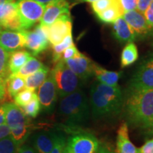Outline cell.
Listing matches in <instances>:
<instances>
[{
    "label": "cell",
    "instance_id": "ac0fdd59",
    "mask_svg": "<svg viewBox=\"0 0 153 153\" xmlns=\"http://www.w3.org/2000/svg\"><path fill=\"white\" fill-rule=\"evenodd\" d=\"M113 34L120 43H128L136 40L131 28L123 16L120 17L113 24Z\"/></svg>",
    "mask_w": 153,
    "mask_h": 153
},
{
    "label": "cell",
    "instance_id": "d6986e66",
    "mask_svg": "<svg viewBox=\"0 0 153 153\" xmlns=\"http://www.w3.org/2000/svg\"><path fill=\"white\" fill-rule=\"evenodd\" d=\"M10 53L6 51L0 46V101L4 102L9 99L7 91V84L9 73L8 60Z\"/></svg>",
    "mask_w": 153,
    "mask_h": 153
},
{
    "label": "cell",
    "instance_id": "836d02e7",
    "mask_svg": "<svg viewBox=\"0 0 153 153\" xmlns=\"http://www.w3.org/2000/svg\"><path fill=\"white\" fill-rule=\"evenodd\" d=\"M79 53V51H78L76 47L74 45V44H73V45H71L70 47H69L67 49L65 50L64 52H63L62 54V58H61V60H68V59L72 58V57L77 55Z\"/></svg>",
    "mask_w": 153,
    "mask_h": 153
},
{
    "label": "cell",
    "instance_id": "3957f363",
    "mask_svg": "<svg viewBox=\"0 0 153 153\" xmlns=\"http://www.w3.org/2000/svg\"><path fill=\"white\" fill-rule=\"evenodd\" d=\"M58 116L68 130L87 122L89 116V106L84 91L78 89L61 98Z\"/></svg>",
    "mask_w": 153,
    "mask_h": 153
},
{
    "label": "cell",
    "instance_id": "bcb514c9",
    "mask_svg": "<svg viewBox=\"0 0 153 153\" xmlns=\"http://www.w3.org/2000/svg\"><path fill=\"white\" fill-rule=\"evenodd\" d=\"M16 1V0H0V4H1L4 3V2H7V1Z\"/></svg>",
    "mask_w": 153,
    "mask_h": 153
},
{
    "label": "cell",
    "instance_id": "277c9868",
    "mask_svg": "<svg viewBox=\"0 0 153 153\" xmlns=\"http://www.w3.org/2000/svg\"><path fill=\"white\" fill-rule=\"evenodd\" d=\"M51 74L60 98L79 89L81 79L68 68L63 60L56 62Z\"/></svg>",
    "mask_w": 153,
    "mask_h": 153
},
{
    "label": "cell",
    "instance_id": "74e56055",
    "mask_svg": "<svg viewBox=\"0 0 153 153\" xmlns=\"http://www.w3.org/2000/svg\"><path fill=\"white\" fill-rule=\"evenodd\" d=\"M153 0H138V2H137V7H136V10L138 11L139 12L144 14L145 11H146V9H148V7L150 6L151 2Z\"/></svg>",
    "mask_w": 153,
    "mask_h": 153
},
{
    "label": "cell",
    "instance_id": "681fc988",
    "mask_svg": "<svg viewBox=\"0 0 153 153\" xmlns=\"http://www.w3.org/2000/svg\"><path fill=\"white\" fill-rule=\"evenodd\" d=\"M152 46H153V44H152Z\"/></svg>",
    "mask_w": 153,
    "mask_h": 153
},
{
    "label": "cell",
    "instance_id": "30bf717a",
    "mask_svg": "<svg viewBox=\"0 0 153 153\" xmlns=\"http://www.w3.org/2000/svg\"><path fill=\"white\" fill-rule=\"evenodd\" d=\"M48 26L39 24L33 30H26V47L31 51L33 55H38L48 47Z\"/></svg>",
    "mask_w": 153,
    "mask_h": 153
},
{
    "label": "cell",
    "instance_id": "d590c367",
    "mask_svg": "<svg viewBox=\"0 0 153 153\" xmlns=\"http://www.w3.org/2000/svg\"><path fill=\"white\" fill-rule=\"evenodd\" d=\"M137 153H153V138L147 141L141 148H137Z\"/></svg>",
    "mask_w": 153,
    "mask_h": 153
},
{
    "label": "cell",
    "instance_id": "e575fe53",
    "mask_svg": "<svg viewBox=\"0 0 153 153\" xmlns=\"http://www.w3.org/2000/svg\"><path fill=\"white\" fill-rule=\"evenodd\" d=\"M137 2L138 0H120V3L125 12L136 9Z\"/></svg>",
    "mask_w": 153,
    "mask_h": 153
},
{
    "label": "cell",
    "instance_id": "8992f818",
    "mask_svg": "<svg viewBox=\"0 0 153 153\" xmlns=\"http://www.w3.org/2000/svg\"><path fill=\"white\" fill-rule=\"evenodd\" d=\"M66 147L72 153H97L99 143L92 134L76 132L69 137Z\"/></svg>",
    "mask_w": 153,
    "mask_h": 153
},
{
    "label": "cell",
    "instance_id": "7dc6e473",
    "mask_svg": "<svg viewBox=\"0 0 153 153\" xmlns=\"http://www.w3.org/2000/svg\"><path fill=\"white\" fill-rule=\"evenodd\" d=\"M64 153H72V152H70V151L67 148V147L65 146V150H64Z\"/></svg>",
    "mask_w": 153,
    "mask_h": 153
},
{
    "label": "cell",
    "instance_id": "f546056e",
    "mask_svg": "<svg viewBox=\"0 0 153 153\" xmlns=\"http://www.w3.org/2000/svg\"><path fill=\"white\" fill-rule=\"evenodd\" d=\"M21 108L26 116L30 118H36L41 109V104H40L39 100L38 99V96L35 97L33 100L30 101L28 104L25 105L24 106L21 107Z\"/></svg>",
    "mask_w": 153,
    "mask_h": 153
},
{
    "label": "cell",
    "instance_id": "ab89813d",
    "mask_svg": "<svg viewBox=\"0 0 153 153\" xmlns=\"http://www.w3.org/2000/svg\"><path fill=\"white\" fill-rule=\"evenodd\" d=\"M18 153H36L30 145L23 144L18 148Z\"/></svg>",
    "mask_w": 153,
    "mask_h": 153
},
{
    "label": "cell",
    "instance_id": "cb8c5ba5",
    "mask_svg": "<svg viewBox=\"0 0 153 153\" xmlns=\"http://www.w3.org/2000/svg\"><path fill=\"white\" fill-rule=\"evenodd\" d=\"M48 73L49 68L44 65L38 71L24 78L25 88L35 91L43 83L48 76Z\"/></svg>",
    "mask_w": 153,
    "mask_h": 153
},
{
    "label": "cell",
    "instance_id": "f6af8a7d",
    "mask_svg": "<svg viewBox=\"0 0 153 153\" xmlns=\"http://www.w3.org/2000/svg\"><path fill=\"white\" fill-rule=\"evenodd\" d=\"M35 1H39V2H41L42 4H46L50 1H53V0H35Z\"/></svg>",
    "mask_w": 153,
    "mask_h": 153
},
{
    "label": "cell",
    "instance_id": "5b68a950",
    "mask_svg": "<svg viewBox=\"0 0 153 153\" xmlns=\"http://www.w3.org/2000/svg\"><path fill=\"white\" fill-rule=\"evenodd\" d=\"M16 7L23 30H27L41 21L45 4L35 0H16Z\"/></svg>",
    "mask_w": 153,
    "mask_h": 153
},
{
    "label": "cell",
    "instance_id": "7c38bea8",
    "mask_svg": "<svg viewBox=\"0 0 153 153\" xmlns=\"http://www.w3.org/2000/svg\"><path fill=\"white\" fill-rule=\"evenodd\" d=\"M0 27L10 30H23L17 11L16 0L0 4Z\"/></svg>",
    "mask_w": 153,
    "mask_h": 153
},
{
    "label": "cell",
    "instance_id": "60d3db41",
    "mask_svg": "<svg viewBox=\"0 0 153 153\" xmlns=\"http://www.w3.org/2000/svg\"><path fill=\"white\" fill-rule=\"evenodd\" d=\"M6 123L5 109L4 105H0V125Z\"/></svg>",
    "mask_w": 153,
    "mask_h": 153
},
{
    "label": "cell",
    "instance_id": "7402d4cb",
    "mask_svg": "<svg viewBox=\"0 0 153 153\" xmlns=\"http://www.w3.org/2000/svg\"><path fill=\"white\" fill-rule=\"evenodd\" d=\"M94 75L96 76L99 82L111 87H118V82L121 76V72L109 71L94 63Z\"/></svg>",
    "mask_w": 153,
    "mask_h": 153
},
{
    "label": "cell",
    "instance_id": "d4e9b609",
    "mask_svg": "<svg viewBox=\"0 0 153 153\" xmlns=\"http://www.w3.org/2000/svg\"><path fill=\"white\" fill-rule=\"evenodd\" d=\"M138 58L137 48L133 42L127 43L124 47L120 56V65L122 68H126L133 64Z\"/></svg>",
    "mask_w": 153,
    "mask_h": 153
},
{
    "label": "cell",
    "instance_id": "f35d334b",
    "mask_svg": "<svg viewBox=\"0 0 153 153\" xmlns=\"http://www.w3.org/2000/svg\"><path fill=\"white\" fill-rule=\"evenodd\" d=\"M10 129L7 123L0 125V139L4 138V137L10 135Z\"/></svg>",
    "mask_w": 153,
    "mask_h": 153
},
{
    "label": "cell",
    "instance_id": "e0dca14e",
    "mask_svg": "<svg viewBox=\"0 0 153 153\" xmlns=\"http://www.w3.org/2000/svg\"><path fill=\"white\" fill-rule=\"evenodd\" d=\"M57 132L43 131L34 133L31 143L37 153H51L54 147Z\"/></svg>",
    "mask_w": 153,
    "mask_h": 153
},
{
    "label": "cell",
    "instance_id": "7a4b0ae2",
    "mask_svg": "<svg viewBox=\"0 0 153 153\" xmlns=\"http://www.w3.org/2000/svg\"><path fill=\"white\" fill-rule=\"evenodd\" d=\"M123 104V97L119 86L111 87L96 82L90 91V106L96 118H110L119 114Z\"/></svg>",
    "mask_w": 153,
    "mask_h": 153
},
{
    "label": "cell",
    "instance_id": "ee69618b",
    "mask_svg": "<svg viewBox=\"0 0 153 153\" xmlns=\"http://www.w3.org/2000/svg\"><path fill=\"white\" fill-rule=\"evenodd\" d=\"M94 1H96V0H73V5L85 3V2L91 3Z\"/></svg>",
    "mask_w": 153,
    "mask_h": 153
},
{
    "label": "cell",
    "instance_id": "4dcf8cb0",
    "mask_svg": "<svg viewBox=\"0 0 153 153\" xmlns=\"http://www.w3.org/2000/svg\"><path fill=\"white\" fill-rule=\"evenodd\" d=\"M17 149L11 135L0 139V153H16Z\"/></svg>",
    "mask_w": 153,
    "mask_h": 153
},
{
    "label": "cell",
    "instance_id": "6da1fadb",
    "mask_svg": "<svg viewBox=\"0 0 153 153\" xmlns=\"http://www.w3.org/2000/svg\"><path fill=\"white\" fill-rule=\"evenodd\" d=\"M122 108L127 123L144 129L153 118V89H128Z\"/></svg>",
    "mask_w": 153,
    "mask_h": 153
},
{
    "label": "cell",
    "instance_id": "9a60e30c",
    "mask_svg": "<svg viewBox=\"0 0 153 153\" xmlns=\"http://www.w3.org/2000/svg\"><path fill=\"white\" fill-rule=\"evenodd\" d=\"M26 30H1L0 34V46L6 51H13L26 47Z\"/></svg>",
    "mask_w": 153,
    "mask_h": 153
},
{
    "label": "cell",
    "instance_id": "603a6c76",
    "mask_svg": "<svg viewBox=\"0 0 153 153\" xmlns=\"http://www.w3.org/2000/svg\"><path fill=\"white\" fill-rule=\"evenodd\" d=\"M31 57V54L26 51H15L9 55L8 69L10 74H14Z\"/></svg>",
    "mask_w": 153,
    "mask_h": 153
},
{
    "label": "cell",
    "instance_id": "83f0119b",
    "mask_svg": "<svg viewBox=\"0 0 153 153\" xmlns=\"http://www.w3.org/2000/svg\"><path fill=\"white\" fill-rule=\"evenodd\" d=\"M74 44L73 38H72V34L67 36L65 38L63 39L61 43L57 44V45H53V62L56 63L62 58V54L64 51L68 48L70 47Z\"/></svg>",
    "mask_w": 153,
    "mask_h": 153
},
{
    "label": "cell",
    "instance_id": "9c48e42d",
    "mask_svg": "<svg viewBox=\"0 0 153 153\" xmlns=\"http://www.w3.org/2000/svg\"><path fill=\"white\" fill-rule=\"evenodd\" d=\"M56 85L51 74L40 86L38 92V99L43 112L51 114L54 111L57 99Z\"/></svg>",
    "mask_w": 153,
    "mask_h": 153
},
{
    "label": "cell",
    "instance_id": "8d00e7d4",
    "mask_svg": "<svg viewBox=\"0 0 153 153\" xmlns=\"http://www.w3.org/2000/svg\"><path fill=\"white\" fill-rule=\"evenodd\" d=\"M144 16L146 19L147 22H148V24L150 25V27L153 28V1L151 2L150 6L145 11Z\"/></svg>",
    "mask_w": 153,
    "mask_h": 153
},
{
    "label": "cell",
    "instance_id": "c3c4849f",
    "mask_svg": "<svg viewBox=\"0 0 153 153\" xmlns=\"http://www.w3.org/2000/svg\"><path fill=\"white\" fill-rule=\"evenodd\" d=\"M1 28L0 27V34H1Z\"/></svg>",
    "mask_w": 153,
    "mask_h": 153
},
{
    "label": "cell",
    "instance_id": "1f68e13d",
    "mask_svg": "<svg viewBox=\"0 0 153 153\" xmlns=\"http://www.w3.org/2000/svg\"><path fill=\"white\" fill-rule=\"evenodd\" d=\"M116 0H96L91 2V7L95 14L101 12L110 7Z\"/></svg>",
    "mask_w": 153,
    "mask_h": 153
},
{
    "label": "cell",
    "instance_id": "5bb4252c",
    "mask_svg": "<svg viewBox=\"0 0 153 153\" xmlns=\"http://www.w3.org/2000/svg\"><path fill=\"white\" fill-rule=\"evenodd\" d=\"M70 3L67 0H53L45 4V11L40 21V24L49 26L59 17L70 14Z\"/></svg>",
    "mask_w": 153,
    "mask_h": 153
},
{
    "label": "cell",
    "instance_id": "4316f807",
    "mask_svg": "<svg viewBox=\"0 0 153 153\" xmlns=\"http://www.w3.org/2000/svg\"><path fill=\"white\" fill-rule=\"evenodd\" d=\"M25 88L24 78L18 76H9L7 84V91L9 99L14 98L19 92Z\"/></svg>",
    "mask_w": 153,
    "mask_h": 153
},
{
    "label": "cell",
    "instance_id": "52a82bcc",
    "mask_svg": "<svg viewBox=\"0 0 153 153\" xmlns=\"http://www.w3.org/2000/svg\"><path fill=\"white\" fill-rule=\"evenodd\" d=\"M128 89H153V53L145 57L140 63L130 82Z\"/></svg>",
    "mask_w": 153,
    "mask_h": 153
},
{
    "label": "cell",
    "instance_id": "44dd1931",
    "mask_svg": "<svg viewBox=\"0 0 153 153\" xmlns=\"http://www.w3.org/2000/svg\"><path fill=\"white\" fill-rule=\"evenodd\" d=\"M124 13L125 11L122 7L120 0H116L110 7L96 15L104 24H114L118 19L123 16Z\"/></svg>",
    "mask_w": 153,
    "mask_h": 153
},
{
    "label": "cell",
    "instance_id": "b9f144b4",
    "mask_svg": "<svg viewBox=\"0 0 153 153\" xmlns=\"http://www.w3.org/2000/svg\"><path fill=\"white\" fill-rule=\"evenodd\" d=\"M145 133L149 135H153V118L151 121L147 125L146 127L144 128Z\"/></svg>",
    "mask_w": 153,
    "mask_h": 153
},
{
    "label": "cell",
    "instance_id": "d6a6232c",
    "mask_svg": "<svg viewBox=\"0 0 153 153\" xmlns=\"http://www.w3.org/2000/svg\"><path fill=\"white\" fill-rule=\"evenodd\" d=\"M66 143V139L64 135L61 133H57L54 147H53V150H51V153H64Z\"/></svg>",
    "mask_w": 153,
    "mask_h": 153
},
{
    "label": "cell",
    "instance_id": "4fadbf2b",
    "mask_svg": "<svg viewBox=\"0 0 153 153\" xmlns=\"http://www.w3.org/2000/svg\"><path fill=\"white\" fill-rule=\"evenodd\" d=\"M64 61L68 68L81 79V81H86L94 75V62L81 53L72 58Z\"/></svg>",
    "mask_w": 153,
    "mask_h": 153
},
{
    "label": "cell",
    "instance_id": "8fae6325",
    "mask_svg": "<svg viewBox=\"0 0 153 153\" xmlns=\"http://www.w3.org/2000/svg\"><path fill=\"white\" fill-rule=\"evenodd\" d=\"M48 38L52 45L61 43L67 36L72 34V23L70 14H64L48 26Z\"/></svg>",
    "mask_w": 153,
    "mask_h": 153
},
{
    "label": "cell",
    "instance_id": "7bdbcfd3",
    "mask_svg": "<svg viewBox=\"0 0 153 153\" xmlns=\"http://www.w3.org/2000/svg\"><path fill=\"white\" fill-rule=\"evenodd\" d=\"M97 153H116L114 151L111 150L107 147H105L104 145H99V148L97 151Z\"/></svg>",
    "mask_w": 153,
    "mask_h": 153
},
{
    "label": "cell",
    "instance_id": "2e32d148",
    "mask_svg": "<svg viewBox=\"0 0 153 153\" xmlns=\"http://www.w3.org/2000/svg\"><path fill=\"white\" fill-rule=\"evenodd\" d=\"M3 105L5 109L6 123L9 126L10 131L31 125L30 120L18 105L11 102L5 103Z\"/></svg>",
    "mask_w": 153,
    "mask_h": 153
},
{
    "label": "cell",
    "instance_id": "f1b7e54d",
    "mask_svg": "<svg viewBox=\"0 0 153 153\" xmlns=\"http://www.w3.org/2000/svg\"><path fill=\"white\" fill-rule=\"evenodd\" d=\"M36 97H37V94L35 93V91L26 89L17 94L14 97V100L15 104L18 105L19 107H23L28 104Z\"/></svg>",
    "mask_w": 153,
    "mask_h": 153
},
{
    "label": "cell",
    "instance_id": "ba28073f",
    "mask_svg": "<svg viewBox=\"0 0 153 153\" xmlns=\"http://www.w3.org/2000/svg\"><path fill=\"white\" fill-rule=\"evenodd\" d=\"M123 17L131 28L136 39L145 40L153 36V28L148 24L144 14L136 9L126 11Z\"/></svg>",
    "mask_w": 153,
    "mask_h": 153
},
{
    "label": "cell",
    "instance_id": "484cf974",
    "mask_svg": "<svg viewBox=\"0 0 153 153\" xmlns=\"http://www.w3.org/2000/svg\"><path fill=\"white\" fill-rule=\"evenodd\" d=\"M44 65L41 61L37 58L31 57L25 64L18 71L14 74H10V76H18L21 77L25 78L26 76L30 75L34 72L38 71V70L43 68Z\"/></svg>",
    "mask_w": 153,
    "mask_h": 153
},
{
    "label": "cell",
    "instance_id": "ffe728a7",
    "mask_svg": "<svg viewBox=\"0 0 153 153\" xmlns=\"http://www.w3.org/2000/svg\"><path fill=\"white\" fill-rule=\"evenodd\" d=\"M116 153H137V148L130 140L127 123H122L118 130Z\"/></svg>",
    "mask_w": 153,
    "mask_h": 153
}]
</instances>
